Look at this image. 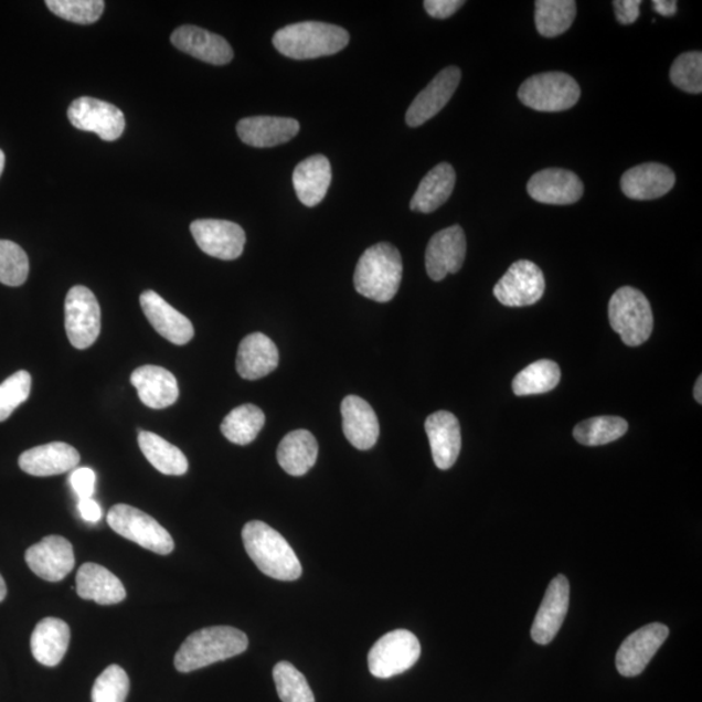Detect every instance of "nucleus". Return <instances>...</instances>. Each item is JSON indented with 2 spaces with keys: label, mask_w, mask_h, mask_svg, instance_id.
<instances>
[{
  "label": "nucleus",
  "mask_w": 702,
  "mask_h": 702,
  "mask_svg": "<svg viewBox=\"0 0 702 702\" xmlns=\"http://www.w3.org/2000/svg\"><path fill=\"white\" fill-rule=\"evenodd\" d=\"M243 541L248 557L263 574L283 582L301 577V562L288 541L273 526L260 521L248 522L243 530Z\"/></svg>",
  "instance_id": "1"
},
{
  "label": "nucleus",
  "mask_w": 702,
  "mask_h": 702,
  "mask_svg": "<svg viewBox=\"0 0 702 702\" xmlns=\"http://www.w3.org/2000/svg\"><path fill=\"white\" fill-rule=\"evenodd\" d=\"M248 647L247 636L230 626L202 628L189 635L174 656V668L190 672L210 667L244 653Z\"/></svg>",
  "instance_id": "2"
},
{
  "label": "nucleus",
  "mask_w": 702,
  "mask_h": 702,
  "mask_svg": "<svg viewBox=\"0 0 702 702\" xmlns=\"http://www.w3.org/2000/svg\"><path fill=\"white\" fill-rule=\"evenodd\" d=\"M404 274L401 254L391 244L371 246L362 254L354 273L355 289L376 302L396 297Z\"/></svg>",
  "instance_id": "3"
},
{
  "label": "nucleus",
  "mask_w": 702,
  "mask_h": 702,
  "mask_svg": "<svg viewBox=\"0 0 702 702\" xmlns=\"http://www.w3.org/2000/svg\"><path fill=\"white\" fill-rule=\"evenodd\" d=\"M350 35L345 29L319 23V21H305L284 26L274 35V46L284 56L307 61L340 53L348 46Z\"/></svg>",
  "instance_id": "4"
},
{
  "label": "nucleus",
  "mask_w": 702,
  "mask_h": 702,
  "mask_svg": "<svg viewBox=\"0 0 702 702\" xmlns=\"http://www.w3.org/2000/svg\"><path fill=\"white\" fill-rule=\"evenodd\" d=\"M610 326L627 347H640L653 332V312L648 298L632 287H621L609 302Z\"/></svg>",
  "instance_id": "5"
},
{
  "label": "nucleus",
  "mask_w": 702,
  "mask_h": 702,
  "mask_svg": "<svg viewBox=\"0 0 702 702\" xmlns=\"http://www.w3.org/2000/svg\"><path fill=\"white\" fill-rule=\"evenodd\" d=\"M518 97L526 107L540 113L566 111L581 98V86L563 72H545L526 78Z\"/></svg>",
  "instance_id": "6"
},
{
  "label": "nucleus",
  "mask_w": 702,
  "mask_h": 702,
  "mask_svg": "<svg viewBox=\"0 0 702 702\" xmlns=\"http://www.w3.org/2000/svg\"><path fill=\"white\" fill-rule=\"evenodd\" d=\"M107 523L120 536L160 555L173 552L174 541L162 524L126 503H117L109 509Z\"/></svg>",
  "instance_id": "7"
},
{
  "label": "nucleus",
  "mask_w": 702,
  "mask_h": 702,
  "mask_svg": "<svg viewBox=\"0 0 702 702\" xmlns=\"http://www.w3.org/2000/svg\"><path fill=\"white\" fill-rule=\"evenodd\" d=\"M421 653V642L413 632H387L371 648L369 669L379 679H390L412 669L418 662Z\"/></svg>",
  "instance_id": "8"
},
{
  "label": "nucleus",
  "mask_w": 702,
  "mask_h": 702,
  "mask_svg": "<svg viewBox=\"0 0 702 702\" xmlns=\"http://www.w3.org/2000/svg\"><path fill=\"white\" fill-rule=\"evenodd\" d=\"M65 332L72 347L91 348L100 333V306L94 292L83 285L73 287L65 298Z\"/></svg>",
  "instance_id": "9"
},
{
  "label": "nucleus",
  "mask_w": 702,
  "mask_h": 702,
  "mask_svg": "<svg viewBox=\"0 0 702 702\" xmlns=\"http://www.w3.org/2000/svg\"><path fill=\"white\" fill-rule=\"evenodd\" d=\"M543 270L530 260H518L493 288L497 301L508 307L535 305L544 296Z\"/></svg>",
  "instance_id": "10"
},
{
  "label": "nucleus",
  "mask_w": 702,
  "mask_h": 702,
  "mask_svg": "<svg viewBox=\"0 0 702 702\" xmlns=\"http://www.w3.org/2000/svg\"><path fill=\"white\" fill-rule=\"evenodd\" d=\"M67 115L73 127L93 131L105 141H116L126 129V116L121 109L100 99L77 98L72 102Z\"/></svg>",
  "instance_id": "11"
},
{
  "label": "nucleus",
  "mask_w": 702,
  "mask_h": 702,
  "mask_svg": "<svg viewBox=\"0 0 702 702\" xmlns=\"http://www.w3.org/2000/svg\"><path fill=\"white\" fill-rule=\"evenodd\" d=\"M196 245L203 253L223 260L241 257L246 244L245 231L236 223L201 219L190 225Z\"/></svg>",
  "instance_id": "12"
},
{
  "label": "nucleus",
  "mask_w": 702,
  "mask_h": 702,
  "mask_svg": "<svg viewBox=\"0 0 702 702\" xmlns=\"http://www.w3.org/2000/svg\"><path fill=\"white\" fill-rule=\"evenodd\" d=\"M669 632V628L662 624H650L628 636L621 642L616 658L619 674L626 678L640 676L667 641Z\"/></svg>",
  "instance_id": "13"
},
{
  "label": "nucleus",
  "mask_w": 702,
  "mask_h": 702,
  "mask_svg": "<svg viewBox=\"0 0 702 702\" xmlns=\"http://www.w3.org/2000/svg\"><path fill=\"white\" fill-rule=\"evenodd\" d=\"M29 568L41 579L56 583L64 579L75 567V552L70 541L51 535L42 539L25 553Z\"/></svg>",
  "instance_id": "14"
},
{
  "label": "nucleus",
  "mask_w": 702,
  "mask_h": 702,
  "mask_svg": "<svg viewBox=\"0 0 702 702\" xmlns=\"http://www.w3.org/2000/svg\"><path fill=\"white\" fill-rule=\"evenodd\" d=\"M466 252V236L459 225L436 233L426 251V269L430 279L442 281L446 276L457 274L464 266Z\"/></svg>",
  "instance_id": "15"
},
{
  "label": "nucleus",
  "mask_w": 702,
  "mask_h": 702,
  "mask_svg": "<svg viewBox=\"0 0 702 702\" xmlns=\"http://www.w3.org/2000/svg\"><path fill=\"white\" fill-rule=\"evenodd\" d=\"M570 605V583L565 575L555 576L545 592L543 603L531 628L533 641L546 646L557 636Z\"/></svg>",
  "instance_id": "16"
},
{
  "label": "nucleus",
  "mask_w": 702,
  "mask_h": 702,
  "mask_svg": "<svg viewBox=\"0 0 702 702\" xmlns=\"http://www.w3.org/2000/svg\"><path fill=\"white\" fill-rule=\"evenodd\" d=\"M526 190L536 202L566 206L582 199L584 185L579 176L572 171L547 168L532 176Z\"/></svg>",
  "instance_id": "17"
},
{
  "label": "nucleus",
  "mask_w": 702,
  "mask_h": 702,
  "mask_svg": "<svg viewBox=\"0 0 702 702\" xmlns=\"http://www.w3.org/2000/svg\"><path fill=\"white\" fill-rule=\"evenodd\" d=\"M460 70L457 67H448L443 70L429 83V85L419 93L408 107L406 113V123L408 127L416 128L423 126L424 123L433 119L442 109L449 104L453 95H455L460 83Z\"/></svg>",
  "instance_id": "18"
},
{
  "label": "nucleus",
  "mask_w": 702,
  "mask_h": 702,
  "mask_svg": "<svg viewBox=\"0 0 702 702\" xmlns=\"http://www.w3.org/2000/svg\"><path fill=\"white\" fill-rule=\"evenodd\" d=\"M145 317L156 331L174 345H185L194 338V327L185 316L166 302L158 292L146 290L140 297Z\"/></svg>",
  "instance_id": "19"
},
{
  "label": "nucleus",
  "mask_w": 702,
  "mask_h": 702,
  "mask_svg": "<svg viewBox=\"0 0 702 702\" xmlns=\"http://www.w3.org/2000/svg\"><path fill=\"white\" fill-rule=\"evenodd\" d=\"M676 185V173L660 163L631 168L621 176L620 188L628 199L650 201L667 195Z\"/></svg>",
  "instance_id": "20"
},
{
  "label": "nucleus",
  "mask_w": 702,
  "mask_h": 702,
  "mask_svg": "<svg viewBox=\"0 0 702 702\" xmlns=\"http://www.w3.org/2000/svg\"><path fill=\"white\" fill-rule=\"evenodd\" d=\"M79 459V453L73 446L56 442L24 451L19 458V466L32 477H54L73 470Z\"/></svg>",
  "instance_id": "21"
},
{
  "label": "nucleus",
  "mask_w": 702,
  "mask_h": 702,
  "mask_svg": "<svg viewBox=\"0 0 702 702\" xmlns=\"http://www.w3.org/2000/svg\"><path fill=\"white\" fill-rule=\"evenodd\" d=\"M171 42L174 47L204 63L224 65L233 59V50L223 36L199 26L185 25L176 29Z\"/></svg>",
  "instance_id": "22"
},
{
  "label": "nucleus",
  "mask_w": 702,
  "mask_h": 702,
  "mask_svg": "<svg viewBox=\"0 0 702 702\" xmlns=\"http://www.w3.org/2000/svg\"><path fill=\"white\" fill-rule=\"evenodd\" d=\"M299 123L289 117H246L237 124L241 141L253 148H274L287 143L298 135Z\"/></svg>",
  "instance_id": "23"
},
{
  "label": "nucleus",
  "mask_w": 702,
  "mask_h": 702,
  "mask_svg": "<svg viewBox=\"0 0 702 702\" xmlns=\"http://www.w3.org/2000/svg\"><path fill=\"white\" fill-rule=\"evenodd\" d=\"M342 428L348 442L360 450L374 448L379 440L380 424L368 401L358 396L343 398Z\"/></svg>",
  "instance_id": "24"
},
{
  "label": "nucleus",
  "mask_w": 702,
  "mask_h": 702,
  "mask_svg": "<svg viewBox=\"0 0 702 702\" xmlns=\"http://www.w3.org/2000/svg\"><path fill=\"white\" fill-rule=\"evenodd\" d=\"M130 383L137 390L143 405L162 410L179 398V384L172 372L159 365H142L134 371Z\"/></svg>",
  "instance_id": "25"
},
{
  "label": "nucleus",
  "mask_w": 702,
  "mask_h": 702,
  "mask_svg": "<svg viewBox=\"0 0 702 702\" xmlns=\"http://www.w3.org/2000/svg\"><path fill=\"white\" fill-rule=\"evenodd\" d=\"M426 433L435 465L440 470H449L457 462L462 446L456 415L449 412L430 414L426 421Z\"/></svg>",
  "instance_id": "26"
},
{
  "label": "nucleus",
  "mask_w": 702,
  "mask_h": 702,
  "mask_svg": "<svg viewBox=\"0 0 702 702\" xmlns=\"http://www.w3.org/2000/svg\"><path fill=\"white\" fill-rule=\"evenodd\" d=\"M279 350L275 342L263 333H252L241 341L236 368L246 380H258L274 372L279 365Z\"/></svg>",
  "instance_id": "27"
},
{
  "label": "nucleus",
  "mask_w": 702,
  "mask_h": 702,
  "mask_svg": "<svg viewBox=\"0 0 702 702\" xmlns=\"http://www.w3.org/2000/svg\"><path fill=\"white\" fill-rule=\"evenodd\" d=\"M76 589L79 597L99 605L120 604L127 597L119 577L97 563H84L78 568Z\"/></svg>",
  "instance_id": "28"
},
{
  "label": "nucleus",
  "mask_w": 702,
  "mask_h": 702,
  "mask_svg": "<svg viewBox=\"0 0 702 702\" xmlns=\"http://www.w3.org/2000/svg\"><path fill=\"white\" fill-rule=\"evenodd\" d=\"M332 181L331 163L325 156H312L304 160L292 172V187L305 206H317L328 192Z\"/></svg>",
  "instance_id": "29"
},
{
  "label": "nucleus",
  "mask_w": 702,
  "mask_h": 702,
  "mask_svg": "<svg viewBox=\"0 0 702 702\" xmlns=\"http://www.w3.org/2000/svg\"><path fill=\"white\" fill-rule=\"evenodd\" d=\"M70 640V626L64 620L51 617L42 619L32 634V655L43 667H57L67 653Z\"/></svg>",
  "instance_id": "30"
},
{
  "label": "nucleus",
  "mask_w": 702,
  "mask_h": 702,
  "mask_svg": "<svg viewBox=\"0 0 702 702\" xmlns=\"http://www.w3.org/2000/svg\"><path fill=\"white\" fill-rule=\"evenodd\" d=\"M456 171L449 163L437 164L421 181L410 202V209L430 214L450 199L456 187Z\"/></svg>",
  "instance_id": "31"
},
{
  "label": "nucleus",
  "mask_w": 702,
  "mask_h": 702,
  "mask_svg": "<svg viewBox=\"0 0 702 702\" xmlns=\"http://www.w3.org/2000/svg\"><path fill=\"white\" fill-rule=\"evenodd\" d=\"M318 453L317 438L309 430H292L277 448V462L291 477H304L317 464Z\"/></svg>",
  "instance_id": "32"
},
{
  "label": "nucleus",
  "mask_w": 702,
  "mask_h": 702,
  "mask_svg": "<svg viewBox=\"0 0 702 702\" xmlns=\"http://www.w3.org/2000/svg\"><path fill=\"white\" fill-rule=\"evenodd\" d=\"M138 445H140L146 459L159 472L172 475V477H181V475L187 474L189 464L184 453L178 446L164 440L163 437L148 433V430H140Z\"/></svg>",
  "instance_id": "33"
},
{
  "label": "nucleus",
  "mask_w": 702,
  "mask_h": 702,
  "mask_svg": "<svg viewBox=\"0 0 702 702\" xmlns=\"http://www.w3.org/2000/svg\"><path fill=\"white\" fill-rule=\"evenodd\" d=\"M266 415L258 406L246 404L233 408L222 423V434L233 444L247 445L265 427Z\"/></svg>",
  "instance_id": "34"
},
{
  "label": "nucleus",
  "mask_w": 702,
  "mask_h": 702,
  "mask_svg": "<svg viewBox=\"0 0 702 702\" xmlns=\"http://www.w3.org/2000/svg\"><path fill=\"white\" fill-rule=\"evenodd\" d=\"M575 17L574 0H538L535 3L538 32L546 39H554L568 31Z\"/></svg>",
  "instance_id": "35"
},
{
  "label": "nucleus",
  "mask_w": 702,
  "mask_h": 702,
  "mask_svg": "<svg viewBox=\"0 0 702 702\" xmlns=\"http://www.w3.org/2000/svg\"><path fill=\"white\" fill-rule=\"evenodd\" d=\"M560 365L550 360H541L526 365L513 380L517 396H533L554 390L560 384Z\"/></svg>",
  "instance_id": "36"
},
{
  "label": "nucleus",
  "mask_w": 702,
  "mask_h": 702,
  "mask_svg": "<svg viewBox=\"0 0 702 702\" xmlns=\"http://www.w3.org/2000/svg\"><path fill=\"white\" fill-rule=\"evenodd\" d=\"M627 429L628 423L619 416H596L577 424L574 437L582 445L599 446L619 440Z\"/></svg>",
  "instance_id": "37"
},
{
  "label": "nucleus",
  "mask_w": 702,
  "mask_h": 702,
  "mask_svg": "<svg viewBox=\"0 0 702 702\" xmlns=\"http://www.w3.org/2000/svg\"><path fill=\"white\" fill-rule=\"evenodd\" d=\"M277 694L283 702H316L313 693L302 672L289 662H279L274 668Z\"/></svg>",
  "instance_id": "38"
},
{
  "label": "nucleus",
  "mask_w": 702,
  "mask_h": 702,
  "mask_svg": "<svg viewBox=\"0 0 702 702\" xmlns=\"http://www.w3.org/2000/svg\"><path fill=\"white\" fill-rule=\"evenodd\" d=\"M29 275L26 253L12 241L0 240V283L7 287H20Z\"/></svg>",
  "instance_id": "39"
},
{
  "label": "nucleus",
  "mask_w": 702,
  "mask_h": 702,
  "mask_svg": "<svg viewBox=\"0 0 702 702\" xmlns=\"http://www.w3.org/2000/svg\"><path fill=\"white\" fill-rule=\"evenodd\" d=\"M49 10L56 17L76 24H93L105 11L104 0H47Z\"/></svg>",
  "instance_id": "40"
},
{
  "label": "nucleus",
  "mask_w": 702,
  "mask_h": 702,
  "mask_svg": "<svg viewBox=\"0 0 702 702\" xmlns=\"http://www.w3.org/2000/svg\"><path fill=\"white\" fill-rule=\"evenodd\" d=\"M130 689L126 670L111 664L95 680L92 691L93 702H126Z\"/></svg>",
  "instance_id": "41"
},
{
  "label": "nucleus",
  "mask_w": 702,
  "mask_h": 702,
  "mask_svg": "<svg viewBox=\"0 0 702 702\" xmlns=\"http://www.w3.org/2000/svg\"><path fill=\"white\" fill-rule=\"evenodd\" d=\"M672 84L690 94L702 92V54L691 51L676 59L670 70Z\"/></svg>",
  "instance_id": "42"
},
{
  "label": "nucleus",
  "mask_w": 702,
  "mask_h": 702,
  "mask_svg": "<svg viewBox=\"0 0 702 702\" xmlns=\"http://www.w3.org/2000/svg\"><path fill=\"white\" fill-rule=\"evenodd\" d=\"M32 390V376L28 371H18L0 384V422L10 418L11 414L29 398Z\"/></svg>",
  "instance_id": "43"
},
{
  "label": "nucleus",
  "mask_w": 702,
  "mask_h": 702,
  "mask_svg": "<svg viewBox=\"0 0 702 702\" xmlns=\"http://www.w3.org/2000/svg\"><path fill=\"white\" fill-rule=\"evenodd\" d=\"M70 481L79 500L92 499L95 489V472L92 468H77L72 472Z\"/></svg>",
  "instance_id": "44"
},
{
  "label": "nucleus",
  "mask_w": 702,
  "mask_h": 702,
  "mask_svg": "<svg viewBox=\"0 0 702 702\" xmlns=\"http://www.w3.org/2000/svg\"><path fill=\"white\" fill-rule=\"evenodd\" d=\"M462 6H465L462 0H426L424 2V9L429 17L442 20L453 17Z\"/></svg>",
  "instance_id": "45"
},
{
  "label": "nucleus",
  "mask_w": 702,
  "mask_h": 702,
  "mask_svg": "<svg viewBox=\"0 0 702 702\" xmlns=\"http://www.w3.org/2000/svg\"><path fill=\"white\" fill-rule=\"evenodd\" d=\"M613 6L621 25H631L640 17V0H616Z\"/></svg>",
  "instance_id": "46"
},
{
  "label": "nucleus",
  "mask_w": 702,
  "mask_h": 702,
  "mask_svg": "<svg viewBox=\"0 0 702 702\" xmlns=\"http://www.w3.org/2000/svg\"><path fill=\"white\" fill-rule=\"evenodd\" d=\"M79 514H82L84 521L89 523H97L102 518V509L97 501L93 499H82L77 503Z\"/></svg>",
  "instance_id": "47"
},
{
  "label": "nucleus",
  "mask_w": 702,
  "mask_h": 702,
  "mask_svg": "<svg viewBox=\"0 0 702 702\" xmlns=\"http://www.w3.org/2000/svg\"><path fill=\"white\" fill-rule=\"evenodd\" d=\"M652 4L653 10L664 18L674 17L678 11V3L674 0H655Z\"/></svg>",
  "instance_id": "48"
},
{
  "label": "nucleus",
  "mask_w": 702,
  "mask_h": 702,
  "mask_svg": "<svg viewBox=\"0 0 702 702\" xmlns=\"http://www.w3.org/2000/svg\"><path fill=\"white\" fill-rule=\"evenodd\" d=\"M693 396H694V400H696L699 404L701 405L702 404V377L701 376L698 379L696 385H694Z\"/></svg>",
  "instance_id": "49"
},
{
  "label": "nucleus",
  "mask_w": 702,
  "mask_h": 702,
  "mask_svg": "<svg viewBox=\"0 0 702 702\" xmlns=\"http://www.w3.org/2000/svg\"><path fill=\"white\" fill-rule=\"evenodd\" d=\"M6 596H7V585H6V582L3 579V576L0 575V603L3 602Z\"/></svg>",
  "instance_id": "50"
},
{
  "label": "nucleus",
  "mask_w": 702,
  "mask_h": 702,
  "mask_svg": "<svg viewBox=\"0 0 702 702\" xmlns=\"http://www.w3.org/2000/svg\"><path fill=\"white\" fill-rule=\"evenodd\" d=\"M4 164H6V156H4V152L0 150V176H2L4 171Z\"/></svg>",
  "instance_id": "51"
}]
</instances>
